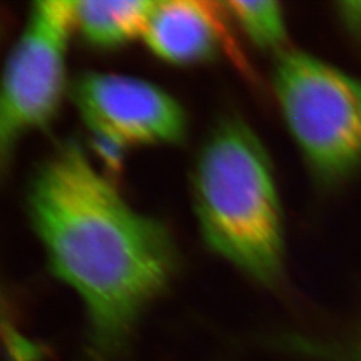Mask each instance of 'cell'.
I'll list each match as a JSON object with an SVG mask.
<instances>
[{
  "instance_id": "obj_3",
  "label": "cell",
  "mask_w": 361,
  "mask_h": 361,
  "mask_svg": "<svg viewBox=\"0 0 361 361\" xmlns=\"http://www.w3.org/2000/svg\"><path fill=\"white\" fill-rule=\"evenodd\" d=\"M281 115L313 173L336 183L361 167V80L302 51L279 56Z\"/></svg>"
},
{
  "instance_id": "obj_4",
  "label": "cell",
  "mask_w": 361,
  "mask_h": 361,
  "mask_svg": "<svg viewBox=\"0 0 361 361\" xmlns=\"http://www.w3.org/2000/svg\"><path fill=\"white\" fill-rule=\"evenodd\" d=\"M74 25V2L33 4L26 26L9 53L0 95L2 160L16 143L42 128L58 110L65 86V51Z\"/></svg>"
},
{
  "instance_id": "obj_8",
  "label": "cell",
  "mask_w": 361,
  "mask_h": 361,
  "mask_svg": "<svg viewBox=\"0 0 361 361\" xmlns=\"http://www.w3.org/2000/svg\"><path fill=\"white\" fill-rule=\"evenodd\" d=\"M224 6L231 16L240 23L250 39L262 49H277L286 38L285 20L280 5L271 0L264 2H245V0H232Z\"/></svg>"
},
{
  "instance_id": "obj_5",
  "label": "cell",
  "mask_w": 361,
  "mask_h": 361,
  "mask_svg": "<svg viewBox=\"0 0 361 361\" xmlns=\"http://www.w3.org/2000/svg\"><path fill=\"white\" fill-rule=\"evenodd\" d=\"M71 98L97 137L127 145L183 142L187 119L178 101L140 78L86 73L71 87Z\"/></svg>"
},
{
  "instance_id": "obj_2",
  "label": "cell",
  "mask_w": 361,
  "mask_h": 361,
  "mask_svg": "<svg viewBox=\"0 0 361 361\" xmlns=\"http://www.w3.org/2000/svg\"><path fill=\"white\" fill-rule=\"evenodd\" d=\"M193 202L212 250L247 276L274 285L283 269V216L268 155L243 121L220 122L202 146Z\"/></svg>"
},
{
  "instance_id": "obj_1",
  "label": "cell",
  "mask_w": 361,
  "mask_h": 361,
  "mask_svg": "<svg viewBox=\"0 0 361 361\" xmlns=\"http://www.w3.org/2000/svg\"><path fill=\"white\" fill-rule=\"evenodd\" d=\"M26 200L50 271L83 302L90 360H111L175 274L171 235L133 209L74 140L39 164Z\"/></svg>"
},
{
  "instance_id": "obj_7",
  "label": "cell",
  "mask_w": 361,
  "mask_h": 361,
  "mask_svg": "<svg viewBox=\"0 0 361 361\" xmlns=\"http://www.w3.org/2000/svg\"><path fill=\"white\" fill-rule=\"evenodd\" d=\"M154 4L148 0L74 2V25L95 47L113 49L143 35Z\"/></svg>"
},
{
  "instance_id": "obj_6",
  "label": "cell",
  "mask_w": 361,
  "mask_h": 361,
  "mask_svg": "<svg viewBox=\"0 0 361 361\" xmlns=\"http://www.w3.org/2000/svg\"><path fill=\"white\" fill-rule=\"evenodd\" d=\"M219 16L211 4L195 0L155 2L143 39L158 58L172 63L205 61L220 42Z\"/></svg>"
}]
</instances>
